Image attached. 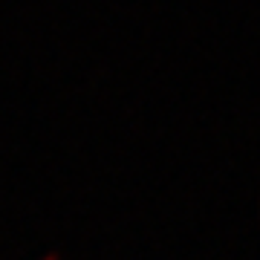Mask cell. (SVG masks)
I'll return each mask as SVG.
<instances>
[{"label": "cell", "mask_w": 260, "mask_h": 260, "mask_svg": "<svg viewBox=\"0 0 260 260\" xmlns=\"http://www.w3.org/2000/svg\"><path fill=\"white\" fill-rule=\"evenodd\" d=\"M44 260H58V254H55V251H52V254H47V257H44Z\"/></svg>", "instance_id": "obj_1"}]
</instances>
